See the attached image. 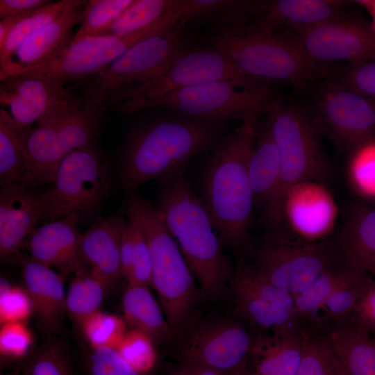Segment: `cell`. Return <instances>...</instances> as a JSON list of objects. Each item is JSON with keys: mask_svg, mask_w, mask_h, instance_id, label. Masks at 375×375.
<instances>
[{"mask_svg": "<svg viewBox=\"0 0 375 375\" xmlns=\"http://www.w3.org/2000/svg\"><path fill=\"white\" fill-rule=\"evenodd\" d=\"M258 123H242L210 150L199 178L200 199L224 246L240 258L252 252L254 199L249 162Z\"/></svg>", "mask_w": 375, "mask_h": 375, "instance_id": "6da1fadb", "label": "cell"}, {"mask_svg": "<svg viewBox=\"0 0 375 375\" xmlns=\"http://www.w3.org/2000/svg\"><path fill=\"white\" fill-rule=\"evenodd\" d=\"M224 122L178 115L151 119L128 133L118 165L119 179L129 193L151 181L184 173L197 155L210 151L224 135Z\"/></svg>", "mask_w": 375, "mask_h": 375, "instance_id": "7a4b0ae2", "label": "cell"}, {"mask_svg": "<svg viewBox=\"0 0 375 375\" xmlns=\"http://www.w3.org/2000/svg\"><path fill=\"white\" fill-rule=\"evenodd\" d=\"M157 208L204 295L219 298L234 267L201 199L184 173L160 181Z\"/></svg>", "mask_w": 375, "mask_h": 375, "instance_id": "3957f363", "label": "cell"}, {"mask_svg": "<svg viewBox=\"0 0 375 375\" xmlns=\"http://www.w3.org/2000/svg\"><path fill=\"white\" fill-rule=\"evenodd\" d=\"M208 42L241 72L269 85L305 89L317 81L328 80L334 70L310 60L286 33L249 24L215 29Z\"/></svg>", "mask_w": 375, "mask_h": 375, "instance_id": "277c9868", "label": "cell"}, {"mask_svg": "<svg viewBox=\"0 0 375 375\" xmlns=\"http://www.w3.org/2000/svg\"><path fill=\"white\" fill-rule=\"evenodd\" d=\"M124 209L133 212L141 224L151 260V288L159 297L174 335H181L190 320L196 300L194 278L157 206L131 194Z\"/></svg>", "mask_w": 375, "mask_h": 375, "instance_id": "5b68a950", "label": "cell"}, {"mask_svg": "<svg viewBox=\"0 0 375 375\" xmlns=\"http://www.w3.org/2000/svg\"><path fill=\"white\" fill-rule=\"evenodd\" d=\"M281 160V179L274 203L263 219L270 231L285 224L284 206L290 190L301 183H323L328 175L320 133L310 114L280 99L268 113Z\"/></svg>", "mask_w": 375, "mask_h": 375, "instance_id": "8992f818", "label": "cell"}, {"mask_svg": "<svg viewBox=\"0 0 375 375\" xmlns=\"http://www.w3.org/2000/svg\"><path fill=\"white\" fill-rule=\"evenodd\" d=\"M183 25L135 44L85 84V101L104 110L119 107L142 87L158 77L190 48Z\"/></svg>", "mask_w": 375, "mask_h": 375, "instance_id": "52a82bcc", "label": "cell"}, {"mask_svg": "<svg viewBox=\"0 0 375 375\" xmlns=\"http://www.w3.org/2000/svg\"><path fill=\"white\" fill-rule=\"evenodd\" d=\"M110 165L92 142L72 151L58 165L51 186L40 194L44 224L77 213L91 217L108 197Z\"/></svg>", "mask_w": 375, "mask_h": 375, "instance_id": "ba28073f", "label": "cell"}, {"mask_svg": "<svg viewBox=\"0 0 375 375\" xmlns=\"http://www.w3.org/2000/svg\"><path fill=\"white\" fill-rule=\"evenodd\" d=\"M278 101L272 85L243 89L217 81L173 92L142 105L137 112L162 109L175 115L206 121L225 123L240 119L242 123H258V119L272 110Z\"/></svg>", "mask_w": 375, "mask_h": 375, "instance_id": "9c48e42d", "label": "cell"}, {"mask_svg": "<svg viewBox=\"0 0 375 375\" xmlns=\"http://www.w3.org/2000/svg\"><path fill=\"white\" fill-rule=\"evenodd\" d=\"M253 256L258 273L292 297L324 272L342 263L335 242L288 240L273 232L266 235Z\"/></svg>", "mask_w": 375, "mask_h": 375, "instance_id": "30bf717a", "label": "cell"}, {"mask_svg": "<svg viewBox=\"0 0 375 375\" xmlns=\"http://www.w3.org/2000/svg\"><path fill=\"white\" fill-rule=\"evenodd\" d=\"M217 81H227L243 89L267 84L241 72L211 46L190 47L162 74L137 90L118 108L123 114H132L142 105L173 92Z\"/></svg>", "mask_w": 375, "mask_h": 375, "instance_id": "8fae6325", "label": "cell"}, {"mask_svg": "<svg viewBox=\"0 0 375 375\" xmlns=\"http://www.w3.org/2000/svg\"><path fill=\"white\" fill-rule=\"evenodd\" d=\"M172 8L152 24L129 34L90 36L72 41L49 63L25 73L42 75L65 84L93 76L131 47L148 37L179 26Z\"/></svg>", "mask_w": 375, "mask_h": 375, "instance_id": "7c38bea8", "label": "cell"}, {"mask_svg": "<svg viewBox=\"0 0 375 375\" xmlns=\"http://www.w3.org/2000/svg\"><path fill=\"white\" fill-rule=\"evenodd\" d=\"M310 114L321 134L350 151L375 136V103L331 80L318 88Z\"/></svg>", "mask_w": 375, "mask_h": 375, "instance_id": "4fadbf2b", "label": "cell"}, {"mask_svg": "<svg viewBox=\"0 0 375 375\" xmlns=\"http://www.w3.org/2000/svg\"><path fill=\"white\" fill-rule=\"evenodd\" d=\"M312 61L356 64L375 61V35L370 24L344 13L316 26L286 33Z\"/></svg>", "mask_w": 375, "mask_h": 375, "instance_id": "5bb4252c", "label": "cell"}, {"mask_svg": "<svg viewBox=\"0 0 375 375\" xmlns=\"http://www.w3.org/2000/svg\"><path fill=\"white\" fill-rule=\"evenodd\" d=\"M185 333L178 350L181 363L212 367L229 374L246 367L253 333L242 323L212 319Z\"/></svg>", "mask_w": 375, "mask_h": 375, "instance_id": "9a60e30c", "label": "cell"}, {"mask_svg": "<svg viewBox=\"0 0 375 375\" xmlns=\"http://www.w3.org/2000/svg\"><path fill=\"white\" fill-rule=\"evenodd\" d=\"M77 213L35 227L22 248L35 261L53 267L63 275L89 271L81 253Z\"/></svg>", "mask_w": 375, "mask_h": 375, "instance_id": "2e32d148", "label": "cell"}, {"mask_svg": "<svg viewBox=\"0 0 375 375\" xmlns=\"http://www.w3.org/2000/svg\"><path fill=\"white\" fill-rule=\"evenodd\" d=\"M11 260L21 267L24 288L31 300L39 329L47 338L62 335L67 309L61 277L50 267L20 252Z\"/></svg>", "mask_w": 375, "mask_h": 375, "instance_id": "e0dca14e", "label": "cell"}, {"mask_svg": "<svg viewBox=\"0 0 375 375\" xmlns=\"http://www.w3.org/2000/svg\"><path fill=\"white\" fill-rule=\"evenodd\" d=\"M72 97L66 84L42 75L22 73L1 80V105L25 126H31L53 106Z\"/></svg>", "mask_w": 375, "mask_h": 375, "instance_id": "ac0fdd59", "label": "cell"}, {"mask_svg": "<svg viewBox=\"0 0 375 375\" xmlns=\"http://www.w3.org/2000/svg\"><path fill=\"white\" fill-rule=\"evenodd\" d=\"M87 2L65 10L26 39L0 69V80L42 67L57 57L72 42V30Z\"/></svg>", "mask_w": 375, "mask_h": 375, "instance_id": "d6986e66", "label": "cell"}, {"mask_svg": "<svg viewBox=\"0 0 375 375\" xmlns=\"http://www.w3.org/2000/svg\"><path fill=\"white\" fill-rule=\"evenodd\" d=\"M125 212L97 217L81 235L82 256L90 272L112 290L122 276L120 247L126 225Z\"/></svg>", "mask_w": 375, "mask_h": 375, "instance_id": "ffe728a7", "label": "cell"}, {"mask_svg": "<svg viewBox=\"0 0 375 375\" xmlns=\"http://www.w3.org/2000/svg\"><path fill=\"white\" fill-rule=\"evenodd\" d=\"M42 208L40 194L31 188L12 184L0 190V256L11 260L20 252L22 245L35 224L41 220Z\"/></svg>", "mask_w": 375, "mask_h": 375, "instance_id": "44dd1931", "label": "cell"}, {"mask_svg": "<svg viewBox=\"0 0 375 375\" xmlns=\"http://www.w3.org/2000/svg\"><path fill=\"white\" fill-rule=\"evenodd\" d=\"M336 209L333 199L321 182L307 181L292 187L284 206L285 223L305 240H322L333 227Z\"/></svg>", "mask_w": 375, "mask_h": 375, "instance_id": "7402d4cb", "label": "cell"}, {"mask_svg": "<svg viewBox=\"0 0 375 375\" xmlns=\"http://www.w3.org/2000/svg\"><path fill=\"white\" fill-rule=\"evenodd\" d=\"M301 329L294 324L253 333L249 360L258 375H296L302 353Z\"/></svg>", "mask_w": 375, "mask_h": 375, "instance_id": "603a6c76", "label": "cell"}, {"mask_svg": "<svg viewBox=\"0 0 375 375\" xmlns=\"http://www.w3.org/2000/svg\"><path fill=\"white\" fill-rule=\"evenodd\" d=\"M352 1L332 0L263 1L261 12L249 24L267 31L310 28L345 13Z\"/></svg>", "mask_w": 375, "mask_h": 375, "instance_id": "cb8c5ba5", "label": "cell"}, {"mask_svg": "<svg viewBox=\"0 0 375 375\" xmlns=\"http://www.w3.org/2000/svg\"><path fill=\"white\" fill-rule=\"evenodd\" d=\"M335 244L343 265L375 274V208L365 205L352 207Z\"/></svg>", "mask_w": 375, "mask_h": 375, "instance_id": "d4e9b609", "label": "cell"}, {"mask_svg": "<svg viewBox=\"0 0 375 375\" xmlns=\"http://www.w3.org/2000/svg\"><path fill=\"white\" fill-rule=\"evenodd\" d=\"M249 171L254 207L260 209L264 219L274 203L281 179L280 156L268 114L265 121L258 124Z\"/></svg>", "mask_w": 375, "mask_h": 375, "instance_id": "484cf974", "label": "cell"}, {"mask_svg": "<svg viewBox=\"0 0 375 375\" xmlns=\"http://www.w3.org/2000/svg\"><path fill=\"white\" fill-rule=\"evenodd\" d=\"M263 1L176 0L174 6L183 26L229 28L249 24L262 11Z\"/></svg>", "mask_w": 375, "mask_h": 375, "instance_id": "4316f807", "label": "cell"}, {"mask_svg": "<svg viewBox=\"0 0 375 375\" xmlns=\"http://www.w3.org/2000/svg\"><path fill=\"white\" fill-rule=\"evenodd\" d=\"M63 101L40 117L28 136L26 151L31 188L51 184L63 158L57 135V120Z\"/></svg>", "mask_w": 375, "mask_h": 375, "instance_id": "83f0119b", "label": "cell"}, {"mask_svg": "<svg viewBox=\"0 0 375 375\" xmlns=\"http://www.w3.org/2000/svg\"><path fill=\"white\" fill-rule=\"evenodd\" d=\"M104 109L71 97L62 103L57 120V135L64 158L93 142Z\"/></svg>", "mask_w": 375, "mask_h": 375, "instance_id": "f1b7e54d", "label": "cell"}, {"mask_svg": "<svg viewBox=\"0 0 375 375\" xmlns=\"http://www.w3.org/2000/svg\"><path fill=\"white\" fill-rule=\"evenodd\" d=\"M31 128V126L19 124L5 108H1V187L19 184L31 188L26 141Z\"/></svg>", "mask_w": 375, "mask_h": 375, "instance_id": "f546056e", "label": "cell"}, {"mask_svg": "<svg viewBox=\"0 0 375 375\" xmlns=\"http://www.w3.org/2000/svg\"><path fill=\"white\" fill-rule=\"evenodd\" d=\"M143 285L128 284L122 297L125 322L149 336L156 344L166 342L174 335L162 308Z\"/></svg>", "mask_w": 375, "mask_h": 375, "instance_id": "4dcf8cb0", "label": "cell"}, {"mask_svg": "<svg viewBox=\"0 0 375 375\" xmlns=\"http://www.w3.org/2000/svg\"><path fill=\"white\" fill-rule=\"evenodd\" d=\"M346 375H375V343L372 338L345 324L322 328Z\"/></svg>", "mask_w": 375, "mask_h": 375, "instance_id": "1f68e13d", "label": "cell"}, {"mask_svg": "<svg viewBox=\"0 0 375 375\" xmlns=\"http://www.w3.org/2000/svg\"><path fill=\"white\" fill-rule=\"evenodd\" d=\"M344 274L328 297L313 322L306 326L323 328L342 324L368 288V273L346 265Z\"/></svg>", "mask_w": 375, "mask_h": 375, "instance_id": "d6a6232c", "label": "cell"}, {"mask_svg": "<svg viewBox=\"0 0 375 375\" xmlns=\"http://www.w3.org/2000/svg\"><path fill=\"white\" fill-rule=\"evenodd\" d=\"M229 283L237 312L257 332L295 324L293 314L288 310L269 302L232 278Z\"/></svg>", "mask_w": 375, "mask_h": 375, "instance_id": "836d02e7", "label": "cell"}, {"mask_svg": "<svg viewBox=\"0 0 375 375\" xmlns=\"http://www.w3.org/2000/svg\"><path fill=\"white\" fill-rule=\"evenodd\" d=\"M300 328L302 353L296 375H346L325 332L312 327Z\"/></svg>", "mask_w": 375, "mask_h": 375, "instance_id": "e575fe53", "label": "cell"}, {"mask_svg": "<svg viewBox=\"0 0 375 375\" xmlns=\"http://www.w3.org/2000/svg\"><path fill=\"white\" fill-rule=\"evenodd\" d=\"M345 266L340 263L321 274L302 292L293 297L294 319L299 327L311 324L329 294L341 280Z\"/></svg>", "mask_w": 375, "mask_h": 375, "instance_id": "d590c367", "label": "cell"}, {"mask_svg": "<svg viewBox=\"0 0 375 375\" xmlns=\"http://www.w3.org/2000/svg\"><path fill=\"white\" fill-rule=\"evenodd\" d=\"M106 290L90 271L74 274L66 294L67 314L80 326L90 315L99 310Z\"/></svg>", "mask_w": 375, "mask_h": 375, "instance_id": "8d00e7d4", "label": "cell"}, {"mask_svg": "<svg viewBox=\"0 0 375 375\" xmlns=\"http://www.w3.org/2000/svg\"><path fill=\"white\" fill-rule=\"evenodd\" d=\"M87 1L61 0L51 2L20 21L0 48V69L3 68L17 48L41 27L57 18L65 10L84 4Z\"/></svg>", "mask_w": 375, "mask_h": 375, "instance_id": "74e56055", "label": "cell"}, {"mask_svg": "<svg viewBox=\"0 0 375 375\" xmlns=\"http://www.w3.org/2000/svg\"><path fill=\"white\" fill-rule=\"evenodd\" d=\"M176 0H133L99 35L118 36L141 30L157 21L174 6Z\"/></svg>", "mask_w": 375, "mask_h": 375, "instance_id": "f35d334b", "label": "cell"}, {"mask_svg": "<svg viewBox=\"0 0 375 375\" xmlns=\"http://www.w3.org/2000/svg\"><path fill=\"white\" fill-rule=\"evenodd\" d=\"M47 338L28 358L23 375H74L67 346L58 337Z\"/></svg>", "mask_w": 375, "mask_h": 375, "instance_id": "ab89813d", "label": "cell"}, {"mask_svg": "<svg viewBox=\"0 0 375 375\" xmlns=\"http://www.w3.org/2000/svg\"><path fill=\"white\" fill-rule=\"evenodd\" d=\"M133 0H90L84 7L80 27L72 41L99 35Z\"/></svg>", "mask_w": 375, "mask_h": 375, "instance_id": "60d3db41", "label": "cell"}, {"mask_svg": "<svg viewBox=\"0 0 375 375\" xmlns=\"http://www.w3.org/2000/svg\"><path fill=\"white\" fill-rule=\"evenodd\" d=\"M126 323L117 315L99 310L86 318L80 327L90 349L115 348L126 332Z\"/></svg>", "mask_w": 375, "mask_h": 375, "instance_id": "b9f144b4", "label": "cell"}, {"mask_svg": "<svg viewBox=\"0 0 375 375\" xmlns=\"http://www.w3.org/2000/svg\"><path fill=\"white\" fill-rule=\"evenodd\" d=\"M349 174L356 188L375 196V136L350 150Z\"/></svg>", "mask_w": 375, "mask_h": 375, "instance_id": "7bdbcfd3", "label": "cell"}, {"mask_svg": "<svg viewBox=\"0 0 375 375\" xmlns=\"http://www.w3.org/2000/svg\"><path fill=\"white\" fill-rule=\"evenodd\" d=\"M153 344L146 334L132 329L126 332L115 349L135 370L144 375L155 362Z\"/></svg>", "mask_w": 375, "mask_h": 375, "instance_id": "ee69618b", "label": "cell"}, {"mask_svg": "<svg viewBox=\"0 0 375 375\" xmlns=\"http://www.w3.org/2000/svg\"><path fill=\"white\" fill-rule=\"evenodd\" d=\"M375 103V61L349 64L335 69L330 79Z\"/></svg>", "mask_w": 375, "mask_h": 375, "instance_id": "f6af8a7d", "label": "cell"}, {"mask_svg": "<svg viewBox=\"0 0 375 375\" xmlns=\"http://www.w3.org/2000/svg\"><path fill=\"white\" fill-rule=\"evenodd\" d=\"M33 314V306L24 288L0 282V323L25 322Z\"/></svg>", "mask_w": 375, "mask_h": 375, "instance_id": "bcb514c9", "label": "cell"}, {"mask_svg": "<svg viewBox=\"0 0 375 375\" xmlns=\"http://www.w3.org/2000/svg\"><path fill=\"white\" fill-rule=\"evenodd\" d=\"M33 344V335L24 322H8L0 329V354L1 359L19 360L28 354Z\"/></svg>", "mask_w": 375, "mask_h": 375, "instance_id": "7dc6e473", "label": "cell"}, {"mask_svg": "<svg viewBox=\"0 0 375 375\" xmlns=\"http://www.w3.org/2000/svg\"><path fill=\"white\" fill-rule=\"evenodd\" d=\"M124 212L132 222L134 235L133 274L128 284L151 287V260L145 235L135 215L125 209Z\"/></svg>", "mask_w": 375, "mask_h": 375, "instance_id": "c3c4849f", "label": "cell"}, {"mask_svg": "<svg viewBox=\"0 0 375 375\" xmlns=\"http://www.w3.org/2000/svg\"><path fill=\"white\" fill-rule=\"evenodd\" d=\"M87 365L90 375H142L111 347L91 349Z\"/></svg>", "mask_w": 375, "mask_h": 375, "instance_id": "681fc988", "label": "cell"}, {"mask_svg": "<svg viewBox=\"0 0 375 375\" xmlns=\"http://www.w3.org/2000/svg\"><path fill=\"white\" fill-rule=\"evenodd\" d=\"M341 324L351 326L369 337L375 333V279H372L353 311Z\"/></svg>", "mask_w": 375, "mask_h": 375, "instance_id": "f907efd6", "label": "cell"}, {"mask_svg": "<svg viewBox=\"0 0 375 375\" xmlns=\"http://www.w3.org/2000/svg\"><path fill=\"white\" fill-rule=\"evenodd\" d=\"M126 225L122 233L120 253L122 276L128 283L132 277L133 267L134 235L131 221L126 216Z\"/></svg>", "mask_w": 375, "mask_h": 375, "instance_id": "816d5d0a", "label": "cell"}, {"mask_svg": "<svg viewBox=\"0 0 375 375\" xmlns=\"http://www.w3.org/2000/svg\"><path fill=\"white\" fill-rule=\"evenodd\" d=\"M51 2L47 0H0V18L30 14Z\"/></svg>", "mask_w": 375, "mask_h": 375, "instance_id": "f5cc1de1", "label": "cell"}, {"mask_svg": "<svg viewBox=\"0 0 375 375\" xmlns=\"http://www.w3.org/2000/svg\"><path fill=\"white\" fill-rule=\"evenodd\" d=\"M31 14V13H30ZM8 16L0 20V48L2 47L14 27L28 15Z\"/></svg>", "mask_w": 375, "mask_h": 375, "instance_id": "db71d44e", "label": "cell"}, {"mask_svg": "<svg viewBox=\"0 0 375 375\" xmlns=\"http://www.w3.org/2000/svg\"><path fill=\"white\" fill-rule=\"evenodd\" d=\"M181 364L185 365L192 375H230L228 372L212 367L183 363Z\"/></svg>", "mask_w": 375, "mask_h": 375, "instance_id": "11a10c76", "label": "cell"}, {"mask_svg": "<svg viewBox=\"0 0 375 375\" xmlns=\"http://www.w3.org/2000/svg\"><path fill=\"white\" fill-rule=\"evenodd\" d=\"M354 2L364 8L370 15L372 22L369 24L372 31L375 35V0H358L355 1Z\"/></svg>", "mask_w": 375, "mask_h": 375, "instance_id": "9f6ffc18", "label": "cell"}, {"mask_svg": "<svg viewBox=\"0 0 375 375\" xmlns=\"http://www.w3.org/2000/svg\"><path fill=\"white\" fill-rule=\"evenodd\" d=\"M169 375H192L188 369L183 364H180L175 369H174Z\"/></svg>", "mask_w": 375, "mask_h": 375, "instance_id": "6f0895ef", "label": "cell"}, {"mask_svg": "<svg viewBox=\"0 0 375 375\" xmlns=\"http://www.w3.org/2000/svg\"><path fill=\"white\" fill-rule=\"evenodd\" d=\"M230 375H258L253 370H249L247 368V367H244L243 368L239 369L238 370H235L231 373H230Z\"/></svg>", "mask_w": 375, "mask_h": 375, "instance_id": "680465c9", "label": "cell"}, {"mask_svg": "<svg viewBox=\"0 0 375 375\" xmlns=\"http://www.w3.org/2000/svg\"><path fill=\"white\" fill-rule=\"evenodd\" d=\"M372 340L374 341V342L375 343V333L374 335H372L371 337Z\"/></svg>", "mask_w": 375, "mask_h": 375, "instance_id": "91938a15", "label": "cell"}, {"mask_svg": "<svg viewBox=\"0 0 375 375\" xmlns=\"http://www.w3.org/2000/svg\"><path fill=\"white\" fill-rule=\"evenodd\" d=\"M1 375H10V374H1Z\"/></svg>", "mask_w": 375, "mask_h": 375, "instance_id": "94428289", "label": "cell"}]
</instances>
